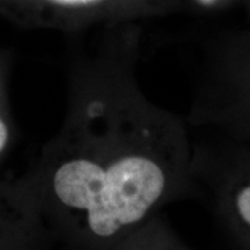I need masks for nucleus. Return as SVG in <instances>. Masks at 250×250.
<instances>
[{
	"instance_id": "f257e3e1",
	"label": "nucleus",
	"mask_w": 250,
	"mask_h": 250,
	"mask_svg": "<svg viewBox=\"0 0 250 250\" xmlns=\"http://www.w3.org/2000/svg\"><path fill=\"white\" fill-rule=\"evenodd\" d=\"M141 36L123 22L70 46L62 126L17 178L64 250H110L199 192L188 123L141 88Z\"/></svg>"
},
{
	"instance_id": "f03ea898",
	"label": "nucleus",
	"mask_w": 250,
	"mask_h": 250,
	"mask_svg": "<svg viewBox=\"0 0 250 250\" xmlns=\"http://www.w3.org/2000/svg\"><path fill=\"white\" fill-rule=\"evenodd\" d=\"M187 123L250 143V31L223 36L206 46Z\"/></svg>"
},
{
	"instance_id": "7ed1b4c3",
	"label": "nucleus",
	"mask_w": 250,
	"mask_h": 250,
	"mask_svg": "<svg viewBox=\"0 0 250 250\" xmlns=\"http://www.w3.org/2000/svg\"><path fill=\"white\" fill-rule=\"evenodd\" d=\"M193 139L197 190L210 193L215 214L238 250H250V143L213 135Z\"/></svg>"
},
{
	"instance_id": "20e7f679",
	"label": "nucleus",
	"mask_w": 250,
	"mask_h": 250,
	"mask_svg": "<svg viewBox=\"0 0 250 250\" xmlns=\"http://www.w3.org/2000/svg\"><path fill=\"white\" fill-rule=\"evenodd\" d=\"M17 178H0V250H62Z\"/></svg>"
},
{
	"instance_id": "39448f33",
	"label": "nucleus",
	"mask_w": 250,
	"mask_h": 250,
	"mask_svg": "<svg viewBox=\"0 0 250 250\" xmlns=\"http://www.w3.org/2000/svg\"><path fill=\"white\" fill-rule=\"evenodd\" d=\"M110 250H192L170 223L161 215H153L150 220L125 236Z\"/></svg>"
},
{
	"instance_id": "423d86ee",
	"label": "nucleus",
	"mask_w": 250,
	"mask_h": 250,
	"mask_svg": "<svg viewBox=\"0 0 250 250\" xmlns=\"http://www.w3.org/2000/svg\"><path fill=\"white\" fill-rule=\"evenodd\" d=\"M11 62L10 52L0 50V164L9 154L14 142V120L9 98Z\"/></svg>"
},
{
	"instance_id": "0eeeda50",
	"label": "nucleus",
	"mask_w": 250,
	"mask_h": 250,
	"mask_svg": "<svg viewBox=\"0 0 250 250\" xmlns=\"http://www.w3.org/2000/svg\"><path fill=\"white\" fill-rule=\"evenodd\" d=\"M218 0H199V3H202V4H206V6H210V4H214L217 3Z\"/></svg>"
},
{
	"instance_id": "6e6552de",
	"label": "nucleus",
	"mask_w": 250,
	"mask_h": 250,
	"mask_svg": "<svg viewBox=\"0 0 250 250\" xmlns=\"http://www.w3.org/2000/svg\"><path fill=\"white\" fill-rule=\"evenodd\" d=\"M62 250H64V249H62Z\"/></svg>"
}]
</instances>
